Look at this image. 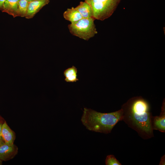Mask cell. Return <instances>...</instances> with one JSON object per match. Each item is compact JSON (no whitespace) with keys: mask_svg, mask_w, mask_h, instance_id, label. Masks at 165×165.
I'll return each mask as SVG.
<instances>
[{"mask_svg":"<svg viewBox=\"0 0 165 165\" xmlns=\"http://www.w3.org/2000/svg\"><path fill=\"white\" fill-rule=\"evenodd\" d=\"M5 0H0V9H2L3 3Z\"/></svg>","mask_w":165,"mask_h":165,"instance_id":"ac0fdd59","label":"cell"},{"mask_svg":"<svg viewBox=\"0 0 165 165\" xmlns=\"http://www.w3.org/2000/svg\"><path fill=\"white\" fill-rule=\"evenodd\" d=\"M159 165H165V155L163 156L161 159Z\"/></svg>","mask_w":165,"mask_h":165,"instance_id":"2e32d148","label":"cell"},{"mask_svg":"<svg viewBox=\"0 0 165 165\" xmlns=\"http://www.w3.org/2000/svg\"><path fill=\"white\" fill-rule=\"evenodd\" d=\"M64 18L71 23L75 22L82 18L81 14L75 8H68L63 13Z\"/></svg>","mask_w":165,"mask_h":165,"instance_id":"30bf717a","label":"cell"},{"mask_svg":"<svg viewBox=\"0 0 165 165\" xmlns=\"http://www.w3.org/2000/svg\"><path fill=\"white\" fill-rule=\"evenodd\" d=\"M27 2H31V1H32L34 0H25Z\"/></svg>","mask_w":165,"mask_h":165,"instance_id":"d6986e66","label":"cell"},{"mask_svg":"<svg viewBox=\"0 0 165 165\" xmlns=\"http://www.w3.org/2000/svg\"><path fill=\"white\" fill-rule=\"evenodd\" d=\"M18 148L14 144L4 143L0 146V159L6 161L13 159L18 152Z\"/></svg>","mask_w":165,"mask_h":165,"instance_id":"5b68a950","label":"cell"},{"mask_svg":"<svg viewBox=\"0 0 165 165\" xmlns=\"http://www.w3.org/2000/svg\"><path fill=\"white\" fill-rule=\"evenodd\" d=\"M2 161L0 159V165H2Z\"/></svg>","mask_w":165,"mask_h":165,"instance_id":"ffe728a7","label":"cell"},{"mask_svg":"<svg viewBox=\"0 0 165 165\" xmlns=\"http://www.w3.org/2000/svg\"><path fill=\"white\" fill-rule=\"evenodd\" d=\"M123 114L122 108L115 112L103 113L84 108L81 120L90 131L108 134L119 122L122 121Z\"/></svg>","mask_w":165,"mask_h":165,"instance_id":"7a4b0ae2","label":"cell"},{"mask_svg":"<svg viewBox=\"0 0 165 165\" xmlns=\"http://www.w3.org/2000/svg\"><path fill=\"white\" fill-rule=\"evenodd\" d=\"M75 8L80 13L82 18L93 17L91 7L86 2H80L79 4Z\"/></svg>","mask_w":165,"mask_h":165,"instance_id":"8fae6325","label":"cell"},{"mask_svg":"<svg viewBox=\"0 0 165 165\" xmlns=\"http://www.w3.org/2000/svg\"><path fill=\"white\" fill-rule=\"evenodd\" d=\"M29 2L25 0H20L18 3V16L25 17Z\"/></svg>","mask_w":165,"mask_h":165,"instance_id":"4fadbf2b","label":"cell"},{"mask_svg":"<svg viewBox=\"0 0 165 165\" xmlns=\"http://www.w3.org/2000/svg\"><path fill=\"white\" fill-rule=\"evenodd\" d=\"M50 0H34L29 2L25 16L27 19L31 18L43 6L48 4Z\"/></svg>","mask_w":165,"mask_h":165,"instance_id":"8992f818","label":"cell"},{"mask_svg":"<svg viewBox=\"0 0 165 165\" xmlns=\"http://www.w3.org/2000/svg\"><path fill=\"white\" fill-rule=\"evenodd\" d=\"M153 130H156L162 132H165V112L164 107L162 108L159 116H152V121Z\"/></svg>","mask_w":165,"mask_h":165,"instance_id":"ba28073f","label":"cell"},{"mask_svg":"<svg viewBox=\"0 0 165 165\" xmlns=\"http://www.w3.org/2000/svg\"><path fill=\"white\" fill-rule=\"evenodd\" d=\"M105 164L106 165H121L122 164L116 158L115 156L112 155H108L105 160Z\"/></svg>","mask_w":165,"mask_h":165,"instance_id":"5bb4252c","label":"cell"},{"mask_svg":"<svg viewBox=\"0 0 165 165\" xmlns=\"http://www.w3.org/2000/svg\"><path fill=\"white\" fill-rule=\"evenodd\" d=\"M122 121L144 140L154 137L152 116L148 103L141 97L132 98L123 105Z\"/></svg>","mask_w":165,"mask_h":165,"instance_id":"6da1fadb","label":"cell"},{"mask_svg":"<svg viewBox=\"0 0 165 165\" xmlns=\"http://www.w3.org/2000/svg\"><path fill=\"white\" fill-rule=\"evenodd\" d=\"M5 121L4 118L0 115V134H1L2 126Z\"/></svg>","mask_w":165,"mask_h":165,"instance_id":"9a60e30c","label":"cell"},{"mask_svg":"<svg viewBox=\"0 0 165 165\" xmlns=\"http://www.w3.org/2000/svg\"><path fill=\"white\" fill-rule=\"evenodd\" d=\"M84 0L91 6L93 17L103 21L112 14L121 0Z\"/></svg>","mask_w":165,"mask_h":165,"instance_id":"3957f363","label":"cell"},{"mask_svg":"<svg viewBox=\"0 0 165 165\" xmlns=\"http://www.w3.org/2000/svg\"><path fill=\"white\" fill-rule=\"evenodd\" d=\"M77 73V69L74 66L66 69L64 72V74L65 77V81L67 82H76L79 80Z\"/></svg>","mask_w":165,"mask_h":165,"instance_id":"7c38bea8","label":"cell"},{"mask_svg":"<svg viewBox=\"0 0 165 165\" xmlns=\"http://www.w3.org/2000/svg\"><path fill=\"white\" fill-rule=\"evenodd\" d=\"M1 134L5 143L8 144H14L16 138V134L8 125L6 121L2 126Z\"/></svg>","mask_w":165,"mask_h":165,"instance_id":"52a82bcc","label":"cell"},{"mask_svg":"<svg viewBox=\"0 0 165 165\" xmlns=\"http://www.w3.org/2000/svg\"><path fill=\"white\" fill-rule=\"evenodd\" d=\"M20 0H5L2 9V12H6L13 17L18 16V3Z\"/></svg>","mask_w":165,"mask_h":165,"instance_id":"9c48e42d","label":"cell"},{"mask_svg":"<svg viewBox=\"0 0 165 165\" xmlns=\"http://www.w3.org/2000/svg\"><path fill=\"white\" fill-rule=\"evenodd\" d=\"M95 19L93 17L82 18L75 22L68 25L70 33L85 40L88 41L97 34L94 23Z\"/></svg>","mask_w":165,"mask_h":165,"instance_id":"277c9868","label":"cell"},{"mask_svg":"<svg viewBox=\"0 0 165 165\" xmlns=\"http://www.w3.org/2000/svg\"><path fill=\"white\" fill-rule=\"evenodd\" d=\"M5 143V142L3 139L1 134H0V146Z\"/></svg>","mask_w":165,"mask_h":165,"instance_id":"e0dca14e","label":"cell"}]
</instances>
